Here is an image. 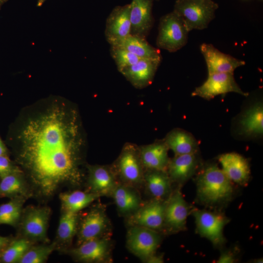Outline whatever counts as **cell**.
Segmentation results:
<instances>
[{
	"mask_svg": "<svg viewBox=\"0 0 263 263\" xmlns=\"http://www.w3.org/2000/svg\"><path fill=\"white\" fill-rule=\"evenodd\" d=\"M218 161L222 169L233 183L240 186H245L250 176V169L247 160L242 155L229 152L221 154Z\"/></svg>",
	"mask_w": 263,
	"mask_h": 263,
	"instance_id": "obj_17",
	"label": "cell"
},
{
	"mask_svg": "<svg viewBox=\"0 0 263 263\" xmlns=\"http://www.w3.org/2000/svg\"><path fill=\"white\" fill-rule=\"evenodd\" d=\"M130 4L115 7L108 16L105 35L113 45L131 35Z\"/></svg>",
	"mask_w": 263,
	"mask_h": 263,
	"instance_id": "obj_14",
	"label": "cell"
},
{
	"mask_svg": "<svg viewBox=\"0 0 263 263\" xmlns=\"http://www.w3.org/2000/svg\"><path fill=\"white\" fill-rule=\"evenodd\" d=\"M79 217V213L62 211L56 233L57 247L71 244L77 233Z\"/></svg>",
	"mask_w": 263,
	"mask_h": 263,
	"instance_id": "obj_29",
	"label": "cell"
},
{
	"mask_svg": "<svg viewBox=\"0 0 263 263\" xmlns=\"http://www.w3.org/2000/svg\"><path fill=\"white\" fill-rule=\"evenodd\" d=\"M235 261L234 254L228 251L223 252L221 254L217 263H232Z\"/></svg>",
	"mask_w": 263,
	"mask_h": 263,
	"instance_id": "obj_35",
	"label": "cell"
},
{
	"mask_svg": "<svg viewBox=\"0 0 263 263\" xmlns=\"http://www.w3.org/2000/svg\"><path fill=\"white\" fill-rule=\"evenodd\" d=\"M73 115L54 106L30 120L20 135L18 161L35 197L45 200L82 182L80 142Z\"/></svg>",
	"mask_w": 263,
	"mask_h": 263,
	"instance_id": "obj_1",
	"label": "cell"
},
{
	"mask_svg": "<svg viewBox=\"0 0 263 263\" xmlns=\"http://www.w3.org/2000/svg\"><path fill=\"white\" fill-rule=\"evenodd\" d=\"M242 132L249 136H257L263 132V107L258 103L247 109L240 121Z\"/></svg>",
	"mask_w": 263,
	"mask_h": 263,
	"instance_id": "obj_28",
	"label": "cell"
},
{
	"mask_svg": "<svg viewBox=\"0 0 263 263\" xmlns=\"http://www.w3.org/2000/svg\"><path fill=\"white\" fill-rule=\"evenodd\" d=\"M17 171H21L13 165L7 155H0V177Z\"/></svg>",
	"mask_w": 263,
	"mask_h": 263,
	"instance_id": "obj_34",
	"label": "cell"
},
{
	"mask_svg": "<svg viewBox=\"0 0 263 263\" xmlns=\"http://www.w3.org/2000/svg\"><path fill=\"white\" fill-rule=\"evenodd\" d=\"M87 190L101 196L111 195L118 183L113 171L104 166L88 167Z\"/></svg>",
	"mask_w": 263,
	"mask_h": 263,
	"instance_id": "obj_18",
	"label": "cell"
},
{
	"mask_svg": "<svg viewBox=\"0 0 263 263\" xmlns=\"http://www.w3.org/2000/svg\"><path fill=\"white\" fill-rule=\"evenodd\" d=\"M143 166L139 151L132 147H126L117 162V171L124 185L135 188L144 182Z\"/></svg>",
	"mask_w": 263,
	"mask_h": 263,
	"instance_id": "obj_12",
	"label": "cell"
},
{
	"mask_svg": "<svg viewBox=\"0 0 263 263\" xmlns=\"http://www.w3.org/2000/svg\"><path fill=\"white\" fill-rule=\"evenodd\" d=\"M47 0H37V6H41Z\"/></svg>",
	"mask_w": 263,
	"mask_h": 263,
	"instance_id": "obj_39",
	"label": "cell"
},
{
	"mask_svg": "<svg viewBox=\"0 0 263 263\" xmlns=\"http://www.w3.org/2000/svg\"><path fill=\"white\" fill-rule=\"evenodd\" d=\"M192 214L197 231L201 237L207 238L214 245H221L225 243L223 230L228 220L224 215L197 209L192 210Z\"/></svg>",
	"mask_w": 263,
	"mask_h": 263,
	"instance_id": "obj_8",
	"label": "cell"
},
{
	"mask_svg": "<svg viewBox=\"0 0 263 263\" xmlns=\"http://www.w3.org/2000/svg\"><path fill=\"white\" fill-rule=\"evenodd\" d=\"M12 240L9 237L0 236V254Z\"/></svg>",
	"mask_w": 263,
	"mask_h": 263,
	"instance_id": "obj_36",
	"label": "cell"
},
{
	"mask_svg": "<svg viewBox=\"0 0 263 263\" xmlns=\"http://www.w3.org/2000/svg\"><path fill=\"white\" fill-rule=\"evenodd\" d=\"M189 32L182 19L173 11L160 19L156 45L169 52H176L187 44Z\"/></svg>",
	"mask_w": 263,
	"mask_h": 263,
	"instance_id": "obj_5",
	"label": "cell"
},
{
	"mask_svg": "<svg viewBox=\"0 0 263 263\" xmlns=\"http://www.w3.org/2000/svg\"><path fill=\"white\" fill-rule=\"evenodd\" d=\"M7 155L5 145L0 138V155Z\"/></svg>",
	"mask_w": 263,
	"mask_h": 263,
	"instance_id": "obj_38",
	"label": "cell"
},
{
	"mask_svg": "<svg viewBox=\"0 0 263 263\" xmlns=\"http://www.w3.org/2000/svg\"><path fill=\"white\" fill-rule=\"evenodd\" d=\"M235 93L246 96L235 81L234 73L208 74L207 80L192 93V96L209 100L220 94Z\"/></svg>",
	"mask_w": 263,
	"mask_h": 263,
	"instance_id": "obj_9",
	"label": "cell"
},
{
	"mask_svg": "<svg viewBox=\"0 0 263 263\" xmlns=\"http://www.w3.org/2000/svg\"><path fill=\"white\" fill-rule=\"evenodd\" d=\"M163 256L157 255L156 254L150 257L147 261V263H163Z\"/></svg>",
	"mask_w": 263,
	"mask_h": 263,
	"instance_id": "obj_37",
	"label": "cell"
},
{
	"mask_svg": "<svg viewBox=\"0 0 263 263\" xmlns=\"http://www.w3.org/2000/svg\"><path fill=\"white\" fill-rule=\"evenodd\" d=\"M112 244L109 237L84 242L71 249L69 253L76 260L86 263L111 261Z\"/></svg>",
	"mask_w": 263,
	"mask_h": 263,
	"instance_id": "obj_13",
	"label": "cell"
},
{
	"mask_svg": "<svg viewBox=\"0 0 263 263\" xmlns=\"http://www.w3.org/2000/svg\"><path fill=\"white\" fill-rule=\"evenodd\" d=\"M165 200L152 199L142 203L134 213L129 216L130 226H140L160 232L163 230Z\"/></svg>",
	"mask_w": 263,
	"mask_h": 263,
	"instance_id": "obj_10",
	"label": "cell"
},
{
	"mask_svg": "<svg viewBox=\"0 0 263 263\" xmlns=\"http://www.w3.org/2000/svg\"><path fill=\"white\" fill-rule=\"evenodd\" d=\"M168 150L165 142L142 147L139 151V154L143 167L148 170L167 171L169 161Z\"/></svg>",
	"mask_w": 263,
	"mask_h": 263,
	"instance_id": "obj_21",
	"label": "cell"
},
{
	"mask_svg": "<svg viewBox=\"0 0 263 263\" xmlns=\"http://www.w3.org/2000/svg\"><path fill=\"white\" fill-rule=\"evenodd\" d=\"M110 222L104 207L100 205L91 208L79 220L77 231L78 245L94 239L108 237Z\"/></svg>",
	"mask_w": 263,
	"mask_h": 263,
	"instance_id": "obj_6",
	"label": "cell"
},
{
	"mask_svg": "<svg viewBox=\"0 0 263 263\" xmlns=\"http://www.w3.org/2000/svg\"><path fill=\"white\" fill-rule=\"evenodd\" d=\"M121 47L140 58L161 60L160 51L152 46L146 38L130 35L116 44L111 45Z\"/></svg>",
	"mask_w": 263,
	"mask_h": 263,
	"instance_id": "obj_26",
	"label": "cell"
},
{
	"mask_svg": "<svg viewBox=\"0 0 263 263\" xmlns=\"http://www.w3.org/2000/svg\"></svg>",
	"mask_w": 263,
	"mask_h": 263,
	"instance_id": "obj_41",
	"label": "cell"
},
{
	"mask_svg": "<svg viewBox=\"0 0 263 263\" xmlns=\"http://www.w3.org/2000/svg\"><path fill=\"white\" fill-rule=\"evenodd\" d=\"M161 240L160 232L140 226H130L127 234L128 249L146 262L156 254Z\"/></svg>",
	"mask_w": 263,
	"mask_h": 263,
	"instance_id": "obj_7",
	"label": "cell"
},
{
	"mask_svg": "<svg viewBox=\"0 0 263 263\" xmlns=\"http://www.w3.org/2000/svg\"><path fill=\"white\" fill-rule=\"evenodd\" d=\"M51 214V208L46 206L30 205L23 208L18 225L22 237L34 243H48L47 229Z\"/></svg>",
	"mask_w": 263,
	"mask_h": 263,
	"instance_id": "obj_4",
	"label": "cell"
},
{
	"mask_svg": "<svg viewBox=\"0 0 263 263\" xmlns=\"http://www.w3.org/2000/svg\"><path fill=\"white\" fill-rule=\"evenodd\" d=\"M218 7L212 0H176L173 11L182 19L190 32L207 28L215 18Z\"/></svg>",
	"mask_w": 263,
	"mask_h": 263,
	"instance_id": "obj_3",
	"label": "cell"
},
{
	"mask_svg": "<svg viewBox=\"0 0 263 263\" xmlns=\"http://www.w3.org/2000/svg\"><path fill=\"white\" fill-rule=\"evenodd\" d=\"M200 50L206 62L208 74L234 73L237 68L245 64L244 60L222 53L211 44L203 43Z\"/></svg>",
	"mask_w": 263,
	"mask_h": 263,
	"instance_id": "obj_15",
	"label": "cell"
},
{
	"mask_svg": "<svg viewBox=\"0 0 263 263\" xmlns=\"http://www.w3.org/2000/svg\"><path fill=\"white\" fill-rule=\"evenodd\" d=\"M33 244L34 243L23 237L12 240L0 254V262L19 263L24 254Z\"/></svg>",
	"mask_w": 263,
	"mask_h": 263,
	"instance_id": "obj_31",
	"label": "cell"
},
{
	"mask_svg": "<svg viewBox=\"0 0 263 263\" xmlns=\"http://www.w3.org/2000/svg\"><path fill=\"white\" fill-rule=\"evenodd\" d=\"M232 183L216 165H207L196 177L197 198L201 203L208 206L225 204L233 195Z\"/></svg>",
	"mask_w": 263,
	"mask_h": 263,
	"instance_id": "obj_2",
	"label": "cell"
},
{
	"mask_svg": "<svg viewBox=\"0 0 263 263\" xmlns=\"http://www.w3.org/2000/svg\"><path fill=\"white\" fill-rule=\"evenodd\" d=\"M33 197L29 185L22 171L10 173L0 177V198Z\"/></svg>",
	"mask_w": 263,
	"mask_h": 263,
	"instance_id": "obj_22",
	"label": "cell"
},
{
	"mask_svg": "<svg viewBox=\"0 0 263 263\" xmlns=\"http://www.w3.org/2000/svg\"><path fill=\"white\" fill-rule=\"evenodd\" d=\"M26 200L25 198L18 197L0 205V225H18Z\"/></svg>",
	"mask_w": 263,
	"mask_h": 263,
	"instance_id": "obj_30",
	"label": "cell"
},
{
	"mask_svg": "<svg viewBox=\"0 0 263 263\" xmlns=\"http://www.w3.org/2000/svg\"><path fill=\"white\" fill-rule=\"evenodd\" d=\"M111 46L110 53L112 57L115 61L120 72L141 59L124 48L115 46Z\"/></svg>",
	"mask_w": 263,
	"mask_h": 263,
	"instance_id": "obj_33",
	"label": "cell"
},
{
	"mask_svg": "<svg viewBox=\"0 0 263 263\" xmlns=\"http://www.w3.org/2000/svg\"><path fill=\"white\" fill-rule=\"evenodd\" d=\"M143 182L153 199L165 200L171 193V181L166 171L148 170L144 174Z\"/></svg>",
	"mask_w": 263,
	"mask_h": 263,
	"instance_id": "obj_24",
	"label": "cell"
},
{
	"mask_svg": "<svg viewBox=\"0 0 263 263\" xmlns=\"http://www.w3.org/2000/svg\"><path fill=\"white\" fill-rule=\"evenodd\" d=\"M8 0H0V10L1 9V8L2 6L7 2Z\"/></svg>",
	"mask_w": 263,
	"mask_h": 263,
	"instance_id": "obj_40",
	"label": "cell"
},
{
	"mask_svg": "<svg viewBox=\"0 0 263 263\" xmlns=\"http://www.w3.org/2000/svg\"><path fill=\"white\" fill-rule=\"evenodd\" d=\"M190 210L180 190L171 192L166 200L163 230L170 233L185 230Z\"/></svg>",
	"mask_w": 263,
	"mask_h": 263,
	"instance_id": "obj_11",
	"label": "cell"
},
{
	"mask_svg": "<svg viewBox=\"0 0 263 263\" xmlns=\"http://www.w3.org/2000/svg\"><path fill=\"white\" fill-rule=\"evenodd\" d=\"M154 0H132L130 3L131 34L146 38L153 24Z\"/></svg>",
	"mask_w": 263,
	"mask_h": 263,
	"instance_id": "obj_16",
	"label": "cell"
},
{
	"mask_svg": "<svg viewBox=\"0 0 263 263\" xmlns=\"http://www.w3.org/2000/svg\"><path fill=\"white\" fill-rule=\"evenodd\" d=\"M113 197L117 208L121 214L130 216L142 205L139 193L135 188L119 184L113 191Z\"/></svg>",
	"mask_w": 263,
	"mask_h": 263,
	"instance_id": "obj_23",
	"label": "cell"
},
{
	"mask_svg": "<svg viewBox=\"0 0 263 263\" xmlns=\"http://www.w3.org/2000/svg\"><path fill=\"white\" fill-rule=\"evenodd\" d=\"M56 242L50 244L43 243L38 245H32L21 258L19 263H43L56 248Z\"/></svg>",
	"mask_w": 263,
	"mask_h": 263,
	"instance_id": "obj_32",
	"label": "cell"
},
{
	"mask_svg": "<svg viewBox=\"0 0 263 263\" xmlns=\"http://www.w3.org/2000/svg\"><path fill=\"white\" fill-rule=\"evenodd\" d=\"M165 143L175 155L197 153L198 143L193 136L181 129H174L169 132Z\"/></svg>",
	"mask_w": 263,
	"mask_h": 263,
	"instance_id": "obj_25",
	"label": "cell"
},
{
	"mask_svg": "<svg viewBox=\"0 0 263 263\" xmlns=\"http://www.w3.org/2000/svg\"><path fill=\"white\" fill-rule=\"evenodd\" d=\"M160 62V60L141 58L120 72L135 87H143L151 82Z\"/></svg>",
	"mask_w": 263,
	"mask_h": 263,
	"instance_id": "obj_20",
	"label": "cell"
},
{
	"mask_svg": "<svg viewBox=\"0 0 263 263\" xmlns=\"http://www.w3.org/2000/svg\"><path fill=\"white\" fill-rule=\"evenodd\" d=\"M62 211L79 213L100 197L88 191L76 190L64 192L59 195Z\"/></svg>",
	"mask_w": 263,
	"mask_h": 263,
	"instance_id": "obj_27",
	"label": "cell"
},
{
	"mask_svg": "<svg viewBox=\"0 0 263 263\" xmlns=\"http://www.w3.org/2000/svg\"><path fill=\"white\" fill-rule=\"evenodd\" d=\"M197 153L175 155L169 160L167 171L171 182L183 184L195 173L199 165Z\"/></svg>",
	"mask_w": 263,
	"mask_h": 263,
	"instance_id": "obj_19",
	"label": "cell"
}]
</instances>
